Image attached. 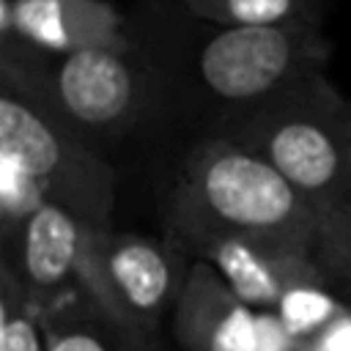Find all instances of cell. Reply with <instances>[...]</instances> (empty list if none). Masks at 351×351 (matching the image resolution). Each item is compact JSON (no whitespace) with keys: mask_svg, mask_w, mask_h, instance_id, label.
I'll return each mask as SVG.
<instances>
[{"mask_svg":"<svg viewBox=\"0 0 351 351\" xmlns=\"http://www.w3.org/2000/svg\"><path fill=\"white\" fill-rule=\"evenodd\" d=\"M165 219L296 244L313 252L351 293V230L318 211L258 154L217 132L186 151Z\"/></svg>","mask_w":351,"mask_h":351,"instance_id":"obj_1","label":"cell"},{"mask_svg":"<svg viewBox=\"0 0 351 351\" xmlns=\"http://www.w3.org/2000/svg\"><path fill=\"white\" fill-rule=\"evenodd\" d=\"M115 167L33 88L0 74V239L41 206L115 228Z\"/></svg>","mask_w":351,"mask_h":351,"instance_id":"obj_2","label":"cell"},{"mask_svg":"<svg viewBox=\"0 0 351 351\" xmlns=\"http://www.w3.org/2000/svg\"><path fill=\"white\" fill-rule=\"evenodd\" d=\"M217 134L258 154L351 230V101L318 74L269 101L222 110Z\"/></svg>","mask_w":351,"mask_h":351,"instance_id":"obj_3","label":"cell"},{"mask_svg":"<svg viewBox=\"0 0 351 351\" xmlns=\"http://www.w3.org/2000/svg\"><path fill=\"white\" fill-rule=\"evenodd\" d=\"M0 74L33 88L104 154L140 129L159 99L156 71L137 44L126 49L44 58L0 38Z\"/></svg>","mask_w":351,"mask_h":351,"instance_id":"obj_4","label":"cell"},{"mask_svg":"<svg viewBox=\"0 0 351 351\" xmlns=\"http://www.w3.org/2000/svg\"><path fill=\"white\" fill-rule=\"evenodd\" d=\"M332 49L324 25L214 27L192 52V74L225 110H244L326 74Z\"/></svg>","mask_w":351,"mask_h":351,"instance_id":"obj_5","label":"cell"},{"mask_svg":"<svg viewBox=\"0 0 351 351\" xmlns=\"http://www.w3.org/2000/svg\"><path fill=\"white\" fill-rule=\"evenodd\" d=\"M189 266L192 258L167 233L154 239L134 230L101 228L90 250L82 291L121 324L145 335H162V324L170 321Z\"/></svg>","mask_w":351,"mask_h":351,"instance_id":"obj_6","label":"cell"},{"mask_svg":"<svg viewBox=\"0 0 351 351\" xmlns=\"http://www.w3.org/2000/svg\"><path fill=\"white\" fill-rule=\"evenodd\" d=\"M165 228L192 261L208 263L258 313H274L293 291L310 285H332L348 293L313 252L296 244L184 219H165Z\"/></svg>","mask_w":351,"mask_h":351,"instance_id":"obj_7","label":"cell"},{"mask_svg":"<svg viewBox=\"0 0 351 351\" xmlns=\"http://www.w3.org/2000/svg\"><path fill=\"white\" fill-rule=\"evenodd\" d=\"M99 230L63 206H41L11 236L0 239V263L47 313L82 288Z\"/></svg>","mask_w":351,"mask_h":351,"instance_id":"obj_8","label":"cell"},{"mask_svg":"<svg viewBox=\"0 0 351 351\" xmlns=\"http://www.w3.org/2000/svg\"><path fill=\"white\" fill-rule=\"evenodd\" d=\"M0 38L44 58L134 47V33L112 0H3Z\"/></svg>","mask_w":351,"mask_h":351,"instance_id":"obj_9","label":"cell"},{"mask_svg":"<svg viewBox=\"0 0 351 351\" xmlns=\"http://www.w3.org/2000/svg\"><path fill=\"white\" fill-rule=\"evenodd\" d=\"M178 351H258L261 313L203 261H192L181 296L170 313Z\"/></svg>","mask_w":351,"mask_h":351,"instance_id":"obj_10","label":"cell"},{"mask_svg":"<svg viewBox=\"0 0 351 351\" xmlns=\"http://www.w3.org/2000/svg\"><path fill=\"white\" fill-rule=\"evenodd\" d=\"M47 326L49 351H170L162 335L121 324L82 288L47 310Z\"/></svg>","mask_w":351,"mask_h":351,"instance_id":"obj_11","label":"cell"},{"mask_svg":"<svg viewBox=\"0 0 351 351\" xmlns=\"http://www.w3.org/2000/svg\"><path fill=\"white\" fill-rule=\"evenodd\" d=\"M329 0H178V5L211 27L324 25Z\"/></svg>","mask_w":351,"mask_h":351,"instance_id":"obj_12","label":"cell"},{"mask_svg":"<svg viewBox=\"0 0 351 351\" xmlns=\"http://www.w3.org/2000/svg\"><path fill=\"white\" fill-rule=\"evenodd\" d=\"M47 313L30 302L14 271L0 263V351H49Z\"/></svg>","mask_w":351,"mask_h":351,"instance_id":"obj_13","label":"cell"},{"mask_svg":"<svg viewBox=\"0 0 351 351\" xmlns=\"http://www.w3.org/2000/svg\"><path fill=\"white\" fill-rule=\"evenodd\" d=\"M258 351H313L310 340L296 337L277 315L261 313V340Z\"/></svg>","mask_w":351,"mask_h":351,"instance_id":"obj_14","label":"cell"},{"mask_svg":"<svg viewBox=\"0 0 351 351\" xmlns=\"http://www.w3.org/2000/svg\"><path fill=\"white\" fill-rule=\"evenodd\" d=\"M310 348L313 351H351V304L318 337L310 340Z\"/></svg>","mask_w":351,"mask_h":351,"instance_id":"obj_15","label":"cell"},{"mask_svg":"<svg viewBox=\"0 0 351 351\" xmlns=\"http://www.w3.org/2000/svg\"><path fill=\"white\" fill-rule=\"evenodd\" d=\"M151 3H165V0H151ZM176 3H178V0H176Z\"/></svg>","mask_w":351,"mask_h":351,"instance_id":"obj_16","label":"cell"}]
</instances>
